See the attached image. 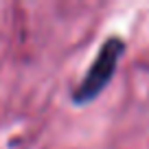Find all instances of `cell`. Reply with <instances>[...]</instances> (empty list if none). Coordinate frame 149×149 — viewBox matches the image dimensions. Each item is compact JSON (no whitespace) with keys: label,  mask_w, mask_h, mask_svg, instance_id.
Returning <instances> with one entry per match:
<instances>
[{"label":"cell","mask_w":149,"mask_h":149,"mask_svg":"<svg viewBox=\"0 0 149 149\" xmlns=\"http://www.w3.org/2000/svg\"><path fill=\"white\" fill-rule=\"evenodd\" d=\"M123 53H125V42L118 35L107 37L101 44L94 61L90 64L88 72H86V77L79 81V86L72 92V101L77 105H86V103L94 101L105 90V86L112 81V77L116 72V66L121 61Z\"/></svg>","instance_id":"obj_1"}]
</instances>
